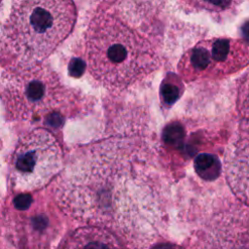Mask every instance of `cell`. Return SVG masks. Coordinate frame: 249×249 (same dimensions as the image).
<instances>
[{
  "instance_id": "cell-1",
  "label": "cell",
  "mask_w": 249,
  "mask_h": 249,
  "mask_svg": "<svg viewBox=\"0 0 249 249\" xmlns=\"http://www.w3.org/2000/svg\"><path fill=\"white\" fill-rule=\"evenodd\" d=\"M131 15L126 3H114L99 8L86 29L85 63L103 87L126 88L155 67L157 47L152 32L144 30Z\"/></svg>"
},
{
  "instance_id": "cell-8",
  "label": "cell",
  "mask_w": 249,
  "mask_h": 249,
  "mask_svg": "<svg viewBox=\"0 0 249 249\" xmlns=\"http://www.w3.org/2000/svg\"><path fill=\"white\" fill-rule=\"evenodd\" d=\"M183 92V86L180 79L173 75L168 74L162 81L160 88V95L161 101L170 106L174 104Z\"/></svg>"
},
{
  "instance_id": "cell-13",
  "label": "cell",
  "mask_w": 249,
  "mask_h": 249,
  "mask_svg": "<svg viewBox=\"0 0 249 249\" xmlns=\"http://www.w3.org/2000/svg\"><path fill=\"white\" fill-rule=\"evenodd\" d=\"M241 34L245 42L249 43V19L246 20L241 26Z\"/></svg>"
},
{
  "instance_id": "cell-7",
  "label": "cell",
  "mask_w": 249,
  "mask_h": 249,
  "mask_svg": "<svg viewBox=\"0 0 249 249\" xmlns=\"http://www.w3.org/2000/svg\"><path fill=\"white\" fill-rule=\"evenodd\" d=\"M194 167L196 174L207 181L216 179L221 172L219 160L210 154H200L195 159Z\"/></svg>"
},
{
  "instance_id": "cell-5",
  "label": "cell",
  "mask_w": 249,
  "mask_h": 249,
  "mask_svg": "<svg viewBox=\"0 0 249 249\" xmlns=\"http://www.w3.org/2000/svg\"><path fill=\"white\" fill-rule=\"evenodd\" d=\"M249 64V45L242 40L213 38L189 49L179 62V71L188 81L220 78Z\"/></svg>"
},
{
  "instance_id": "cell-6",
  "label": "cell",
  "mask_w": 249,
  "mask_h": 249,
  "mask_svg": "<svg viewBox=\"0 0 249 249\" xmlns=\"http://www.w3.org/2000/svg\"><path fill=\"white\" fill-rule=\"evenodd\" d=\"M226 175L234 195L249 204V143L238 144L229 153Z\"/></svg>"
},
{
  "instance_id": "cell-4",
  "label": "cell",
  "mask_w": 249,
  "mask_h": 249,
  "mask_svg": "<svg viewBox=\"0 0 249 249\" xmlns=\"http://www.w3.org/2000/svg\"><path fill=\"white\" fill-rule=\"evenodd\" d=\"M62 151L54 136L45 128H35L17 142L9 161V181L21 192L48 184L62 167Z\"/></svg>"
},
{
  "instance_id": "cell-2",
  "label": "cell",
  "mask_w": 249,
  "mask_h": 249,
  "mask_svg": "<svg viewBox=\"0 0 249 249\" xmlns=\"http://www.w3.org/2000/svg\"><path fill=\"white\" fill-rule=\"evenodd\" d=\"M76 17L72 1L14 2L0 29V53L9 68L41 63L71 33Z\"/></svg>"
},
{
  "instance_id": "cell-3",
  "label": "cell",
  "mask_w": 249,
  "mask_h": 249,
  "mask_svg": "<svg viewBox=\"0 0 249 249\" xmlns=\"http://www.w3.org/2000/svg\"><path fill=\"white\" fill-rule=\"evenodd\" d=\"M76 92L48 65L8 68L0 76V98L10 120L35 122L55 129L70 115Z\"/></svg>"
},
{
  "instance_id": "cell-14",
  "label": "cell",
  "mask_w": 249,
  "mask_h": 249,
  "mask_svg": "<svg viewBox=\"0 0 249 249\" xmlns=\"http://www.w3.org/2000/svg\"><path fill=\"white\" fill-rule=\"evenodd\" d=\"M84 249H109V248L105 244H103L101 242L93 241V242L88 243Z\"/></svg>"
},
{
  "instance_id": "cell-11",
  "label": "cell",
  "mask_w": 249,
  "mask_h": 249,
  "mask_svg": "<svg viewBox=\"0 0 249 249\" xmlns=\"http://www.w3.org/2000/svg\"><path fill=\"white\" fill-rule=\"evenodd\" d=\"M32 200L29 194H19L14 198V205L18 210H26L31 205Z\"/></svg>"
},
{
  "instance_id": "cell-15",
  "label": "cell",
  "mask_w": 249,
  "mask_h": 249,
  "mask_svg": "<svg viewBox=\"0 0 249 249\" xmlns=\"http://www.w3.org/2000/svg\"><path fill=\"white\" fill-rule=\"evenodd\" d=\"M153 249H176V248L170 244H160V245L154 247Z\"/></svg>"
},
{
  "instance_id": "cell-16",
  "label": "cell",
  "mask_w": 249,
  "mask_h": 249,
  "mask_svg": "<svg viewBox=\"0 0 249 249\" xmlns=\"http://www.w3.org/2000/svg\"><path fill=\"white\" fill-rule=\"evenodd\" d=\"M0 146H1V141H0ZM1 149V148H0Z\"/></svg>"
},
{
  "instance_id": "cell-12",
  "label": "cell",
  "mask_w": 249,
  "mask_h": 249,
  "mask_svg": "<svg viewBox=\"0 0 249 249\" xmlns=\"http://www.w3.org/2000/svg\"><path fill=\"white\" fill-rule=\"evenodd\" d=\"M32 225H33V227H34V229H36V230H40V231H42V230H44L46 227H47V225H48V219L45 217V216H43V215H39V216H36V217H34L33 219H32Z\"/></svg>"
},
{
  "instance_id": "cell-9",
  "label": "cell",
  "mask_w": 249,
  "mask_h": 249,
  "mask_svg": "<svg viewBox=\"0 0 249 249\" xmlns=\"http://www.w3.org/2000/svg\"><path fill=\"white\" fill-rule=\"evenodd\" d=\"M183 137L184 129L183 126L178 123L169 124L166 125L162 134L163 141L172 147H178L182 143Z\"/></svg>"
},
{
  "instance_id": "cell-10",
  "label": "cell",
  "mask_w": 249,
  "mask_h": 249,
  "mask_svg": "<svg viewBox=\"0 0 249 249\" xmlns=\"http://www.w3.org/2000/svg\"><path fill=\"white\" fill-rule=\"evenodd\" d=\"M86 67H87L86 63L83 59H81L79 57L72 58L69 62V66H68L69 74L73 77H80L84 73Z\"/></svg>"
}]
</instances>
